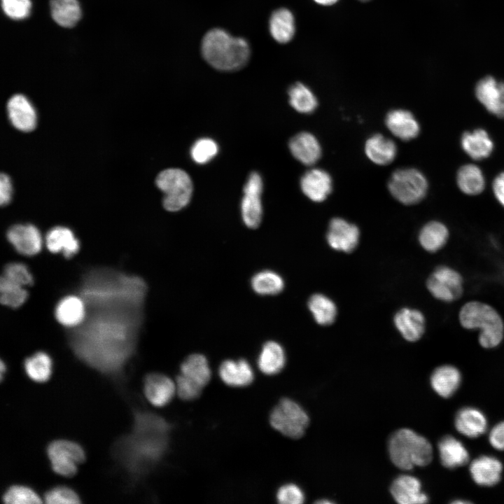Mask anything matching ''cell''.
<instances>
[{
    "instance_id": "6da1fadb",
    "label": "cell",
    "mask_w": 504,
    "mask_h": 504,
    "mask_svg": "<svg viewBox=\"0 0 504 504\" xmlns=\"http://www.w3.org/2000/svg\"><path fill=\"white\" fill-rule=\"evenodd\" d=\"M141 320V309H93L71 333L70 346L83 363L122 387L135 352Z\"/></svg>"
},
{
    "instance_id": "7a4b0ae2",
    "label": "cell",
    "mask_w": 504,
    "mask_h": 504,
    "mask_svg": "<svg viewBox=\"0 0 504 504\" xmlns=\"http://www.w3.org/2000/svg\"><path fill=\"white\" fill-rule=\"evenodd\" d=\"M130 430L112 444L111 455L128 483L135 484L162 460L169 444L170 425L162 416L132 408Z\"/></svg>"
},
{
    "instance_id": "3957f363",
    "label": "cell",
    "mask_w": 504,
    "mask_h": 504,
    "mask_svg": "<svg viewBox=\"0 0 504 504\" xmlns=\"http://www.w3.org/2000/svg\"><path fill=\"white\" fill-rule=\"evenodd\" d=\"M82 298L93 309H141L146 293L143 279L107 270H97L85 278Z\"/></svg>"
},
{
    "instance_id": "277c9868",
    "label": "cell",
    "mask_w": 504,
    "mask_h": 504,
    "mask_svg": "<svg viewBox=\"0 0 504 504\" xmlns=\"http://www.w3.org/2000/svg\"><path fill=\"white\" fill-rule=\"evenodd\" d=\"M202 53L211 66L229 71L237 70L246 64L250 48L244 38L234 37L223 29L214 28L204 36Z\"/></svg>"
},
{
    "instance_id": "5b68a950",
    "label": "cell",
    "mask_w": 504,
    "mask_h": 504,
    "mask_svg": "<svg viewBox=\"0 0 504 504\" xmlns=\"http://www.w3.org/2000/svg\"><path fill=\"white\" fill-rule=\"evenodd\" d=\"M459 322L465 329H479L478 341L485 349L498 346L504 337V322L499 313L491 305L479 301H470L460 309Z\"/></svg>"
},
{
    "instance_id": "8992f818",
    "label": "cell",
    "mask_w": 504,
    "mask_h": 504,
    "mask_svg": "<svg viewBox=\"0 0 504 504\" xmlns=\"http://www.w3.org/2000/svg\"><path fill=\"white\" fill-rule=\"evenodd\" d=\"M390 458L398 468L409 470L415 466H426L433 458L429 441L409 428L396 430L388 443Z\"/></svg>"
},
{
    "instance_id": "52a82bcc",
    "label": "cell",
    "mask_w": 504,
    "mask_h": 504,
    "mask_svg": "<svg viewBox=\"0 0 504 504\" xmlns=\"http://www.w3.org/2000/svg\"><path fill=\"white\" fill-rule=\"evenodd\" d=\"M157 187L164 193V208L171 212L181 210L190 202L192 182L183 169L170 168L162 171L155 179Z\"/></svg>"
},
{
    "instance_id": "ba28073f",
    "label": "cell",
    "mask_w": 504,
    "mask_h": 504,
    "mask_svg": "<svg viewBox=\"0 0 504 504\" xmlns=\"http://www.w3.org/2000/svg\"><path fill=\"white\" fill-rule=\"evenodd\" d=\"M46 453L51 470L57 475L72 477L76 475L78 465L86 460L83 447L77 442L67 439H55L46 447Z\"/></svg>"
},
{
    "instance_id": "9c48e42d",
    "label": "cell",
    "mask_w": 504,
    "mask_h": 504,
    "mask_svg": "<svg viewBox=\"0 0 504 504\" xmlns=\"http://www.w3.org/2000/svg\"><path fill=\"white\" fill-rule=\"evenodd\" d=\"M309 419L304 410L296 402L285 398L272 410L270 416L271 426L284 435L298 439L301 438Z\"/></svg>"
},
{
    "instance_id": "30bf717a",
    "label": "cell",
    "mask_w": 504,
    "mask_h": 504,
    "mask_svg": "<svg viewBox=\"0 0 504 504\" xmlns=\"http://www.w3.org/2000/svg\"><path fill=\"white\" fill-rule=\"evenodd\" d=\"M388 188L398 201L411 205L419 202L425 197L428 183L419 170L413 168L400 169L392 174Z\"/></svg>"
},
{
    "instance_id": "8fae6325",
    "label": "cell",
    "mask_w": 504,
    "mask_h": 504,
    "mask_svg": "<svg viewBox=\"0 0 504 504\" xmlns=\"http://www.w3.org/2000/svg\"><path fill=\"white\" fill-rule=\"evenodd\" d=\"M426 287L436 299L451 302L460 298L463 292V280L456 270L447 266L437 267L428 276Z\"/></svg>"
},
{
    "instance_id": "7c38bea8",
    "label": "cell",
    "mask_w": 504,
    "mask_h": 504,
    "mask_svg": "<svg viewBox=\"0 0 504 504\" xmlns=\"http://www.w3.org/2000/svg\"><path fill=\"white\" fill-rule=\"evenodd\" d=\"M263 183L260 175L251 172L244 186V196L241 202V214L244 223L251 229H255L261 223L263 209L261 195Z\"/></svg>"
},
{
    "instance_id": "4fadbf2b",
    "label": "cell",
    "mask_w": 504,
    "mask_h": 504,
    "mask_svg": "<svg viewBox=\"0 0 504 504\" xmlns=\"http://www.w3.org/2000/svg\"><path fill=\"white\" fill-rule=\"evenodd\" d=\"M143 391L151 405L162 407L168 405L176 393V384L164 374L150 372L144 378Z\"/></svg>"
},
{
    "instance_id": "5bb4252c",
    "label": "cell",
    "mask_w": 504,
    "mask_h": 504,
    "mask_svg": "<svg viewBox=\"0 0 504 504\" xmlns=\"http://www.w3.org/2000/svg\"><path fill=\"white\" fill-rule=\"evenodd\" d=\"M359 237L356 225L343 218H334L330 222L326 239L332 248L349 253L357 246Z\"/></svg>"
},
{
    "instance_id": "9a60e30c",
    "label": "cell",
    "mask_w": 504,
    "mask_h": 504,
    "mask_svg": "<svg viewBox=\"0 0 504 504\" xmlns=\"http://www.w3.org/2000/svg\"><path fill=\"white\" fill-rule=\"evenodd\" d=\"M475 95L489 112L504 118V82L487 76L477 83Z\"/></svg>"
},
{
    "instance_id": "2e32d148",
    "label": "cell",
    "mask_w": 504,
    "mask_h": 504,
    "mask_svg": "<svg viewBox=\"0 0 504 504\" xmlns=\"http://www.w3.org/2000/svg\"><path fill=\"white\" fill-rule=\"evenodd\" d=\"M8 118L17 130L30 132L36 125V113L29 100L24 95L12 96L7 103Z\"/></svg>"
},
{
    "instance_id": "e0dca14e",
    "label": "cell",
    "mask_w": 504,
    "mask_h": 504,
    "mask_svg": "<svg viewBox=\"0 0 504 504\" xmlns=\"http://www.w3.org/2000/svg\"><path fill=\"white\" fill-rule=\"evenodd\" d=\"M7 238L19 253L25 255L38 253L43 245L39 230L30 224L12 226L7 232Z\"/></svg>"
},
{
    "instance_id": "ac0fdd59",
    "label": "cell",
    "mask_w": 504,
    "mask_h": 504,
    "mask_svg": "<svg viewBox=\"0 0 504 504\" xmlns=\"http://www.w3.org/2000/svg\"><path fill=\"white\" fill-rule=\"evenodd\" d=\"M390 491L394 500L400 504H421L428 500L427 495L421 491V482L412 475H403L396 477L391 484Z\"/></svg>"
},
{
    "instance_id": "d6986e66",
    "label": "cell",
    "mask_w": 504,
    "mask_h": 504,
    "mask_svg": "<svg viewBox=\"0 0 504 504\" xmlns=\"http://www.w3.org/2000/svg\"><path fill=\"white\" fill-rule=\"evenodd\" d=\"M302 192L312 201L321 202L332 191V178L321 169H312L306 172L300 179Z\"/></svg>"
},
{
    "instance_id": "ffe728a7",
    "label": "cell",
    "mask_w": 504,
    "mask_h": 504,
    "mask_svg": "<svg viewBox=\"0 0 504 504\" xmlns=\"http://www.w3.org/2000/svg\"><path fill=\"white\" fill-rule=\"evenodd\" d=\"M218 373L221 380L227 386L244 387L252 383L254 372L246 359H227L219 366Z\"/></svg>"
},
{
    "instance_id": "44dd1931",
    "label": "cell",
    "mask_w": 504,
    "mask_h": 504,
    "mask_svg": "<svg viewBox=\"0 0 504 504\" xmlns=\"http://www.w3.org/2000/svg\"><path fill=\"white\" fill-rule=\"evenodd\" d=\"M394 324L401 335L409 342H416L424 335L426 320L418 309L403 308L394 316Z\"/></svg>"
},
{
    "instance_id": "7402d4cb",
    "label": "cell",
    "mask_w": 504,
    "mask_h": 504,
    "mask_svg": "<svg viewBox=\"0 0 504 504\" xmlns=\"http://www.w3.org/2000/svg\"><path fill=\"white\" fill-rule=\"evenodd\" d=\"M288 146L293 157L305 165L315 164L321 155V148L318 139L307 132L298 133L292 137Z\"/></svg>"
},
{
    "instance_id": "603a6c76",
    "label": "cell",
    "mask_w": 504,
    "mask_h": 504,
    "mask_svg": "<svg viewBox=\"0 0 504 504\" xmlns=\"http://www.w3.org/2000/svg\"><path fill=\"white\" fill-rule=\"evenodd\" d=\"M178 375L203 389L209 382L211 377L207 358L203 354L198 353L189 355L182 362Z\"/></svg>"
},
{
    "instance_id": "cb8c5ba5",
    "label": "cell",
    "mask_w": 504,
    "mask_h": 504,
    "mask_svg": "<svg viewBox=\"0 0 504 504\" xmlns=\"http://www.w3.org/2000/svg\"><path fill=\"white\" fill-rule=\"evenodd\" d=\"M503 465L500 461L490 456H481L470 465V472L474 482L480 486H491L500 479Z\"/></svg>"
},
{
    "instance_id": "d4e9b609",
    "label": "cell",
    "mask_w": 504,
    "mask_h": 504,
    "mask_svg": "<svg viewBox=\"0 0 504 504\" xmlns=\"http://www.w3.org/2000/svg\"><path fill=\"white\" fill-rule=\"evenodd\" d=\"M385 122L389 131L403 141L414 139L420 131L419 125L412 113L403 109L388 112Z\"/></svg>"
},
{
    "instance_id": "484cf974",
    "label": "cell",
    "mask_w": 504,
    "mask_h": 504,
    "mask_svg": "<svg viewBox=\"0 0 504 504\" xmlns=\"http://www.w3.org/2000/svg\"><path fill=\"white\" fill-rule=\"evenodd\" d=\"M455 428L462 435L475 438L484 434L487 421L484 414L474 407H463L458 410L454 421Z\"/></svg>"
},
{
    "instance_id": "4316f807",
    "label": "cell",
    "mask_w": 504,
    "mask_h": 504,
    "mask_svg": "<svg viewBox=\"0 0 504 504\" xmlns=\"http://www.w3.org/2000/svg\"><path fill=\"white\" fill-rule=\"evenodd\" d=\"M85 300L75 295L62 299L55 309L57 320L66 327L80 326L85 320Z\"/></svg>"
},
{
    "instance_id": "83f0119b",
    "label": "cell",
    "mask_w": 504,
    "mask_h": 504,
    "mask_svg": "<svg viewBox=\"0 0 504 504\" xmlns=\"http://www.w3.org/2000/svg\"><path fill=\"white\" fill-rule=\"evenodd\" d=\"M461 375L458 370L450 365L437 368L430 377L433 389L442 398L451 397L458 388Z\"/></svg>"
},
{
    "instance_id": "f1b7e54d",
    "label": "cell",
    "mask_w": 504,
    "mask_h": 504,
    "mask_svg": "<svg viewBox=\"0 0 504 504\" xmlns=\"http://www.w3.org/2000/svg\"><path fill=\"white\" fill-rule=\"evenodd\" d=\"M440 459L447 468H456L465 465L469 454L463 444L451 435L443 437L438 443Z\"/></svg>"
},
{
    "instance_id": "f546056e",
    "label": "cell",
    "mask_w": 504,
    "mask_h": 504,
    "mask_svg": "<svg viewBox=\"0 0 504 504\" xmlns=\"http://www.w3.org/2000/svg\"><path fill=\"white\" fill-rule=\"evenodd\" d=\"M259 370L267 375L279 373L286 364L283 346L275 341H267L262 346L258 357Z\"/></svg>"
},
{
    "instance_id": "4dcf8cb0",
    "label": "cell",
    "mask_w": 504,
    "mask_h": 504,
    "mask_svg": "<svg viewBox=\"0 0 504 504\" xmlns=\"http://www.w3.org/2000/svg\"><path fill=\"white\" fill-rule=\"evenodd\" d=\"M367 157L379 165H386L395 159L397 147L393 141L377 134L370 137L365 144Z\"/></svg>"
},
{
    "instance_id": "1f68e13d",
    "label": "cell",
    "mask_w": 504,
    "mask_h": 504,
    "mask_svg": "<svg viewBox=\"0 0 504 504\" xmlns=\"http://www.w3.org/2000/svg\"><path fill=\"white\" fill-rule=\"evenodd\" d=\"M52 367V360L45 351H37L27 357L23 362L25 375L29 380L37 384H43L50 380Z\"/></svg>"
},
{
    "instance_id": "d6a6232c",
    "label": "cell",
    "mask_w": 504,
    "mask_h": 504,
    "mask_svg": "<svg viewBox=\"0 0 504 504\" xmlns=\"http://www.w3.org/2000/svg\"><path fill=\"white\" fill-rule=\"evenodd\" d=\"M46 244L50 251L62 252L66 258L73 256L79 249V241L72 231L60 226L55 227L48 232Z\"/></svg>"
},
{
    "instance_id": "836d02e7",
    "label": "cell",
    "mask_w": 504,
    "mask_h": 504,
    "mask_svg": "<svg viewBox=\"0 0 504 504\" xmlns=\"http://www.w3.org/2000/svg\"><path fill=\"white\" fill-rule=\"evenodd\" d=\"M461 142L463 150L474 160L487 158L493 148L491 139L482 129L475 130L472 132H465Z\"/></svg>"
},
{
    "instance_id": "e575fe53",
    "label": "cell",
    "mask_w": 504,
    "mask_h": 504,
    "mask_svg": "<svg viewBox=\"0 0 504 504\" xmlns=\"http://www.w3.org/2000/svg\"><path fill=\"white\" fill-rule=\"evenodd\" d=\"M269 27L270 34L276 41L288 43L293 38L295 31L294 16L287 8L276 9L271 15Z\"/></svg>"
},
{
    "instance_id": "d590c367",
    "label": "cell",
    "mask_w": 504,
    "mask_h": 504,
    "mask_svg": "<svg viewBox=\"0 0 504 504\" xmlns=\"http://www.w3.org/2000/svg\"><path fill=\"white\" fill-rule=\"evenodd\" d=\"M449 233L447 226L439 221L427 223L421 229L419 241L422 248L430 252H437L447 244Z\"/></svg>"
},
{
    "instance_id": "8d00e7d4",
    "label": "cell",
    "mask_w": 504,
    "mask_h": 504,
    "mask_svg": "<svg viewBox=\"0 0 504 504\" xmlns=\"http://www.w3.org/2000/svg\"><path fill=\"white\" fill-rule=\"evenodd\" d=\"M50 5L53 20L62 27H74L81 17L77 0H51Z\"/></svg>"
},
{
    "instance_id": "74e56055",
    "label": "cell",
    "mask_w": 504,
    "mask_h": 504,
    "mask_svg": "<svg viewBox=\"0 0 504 504\" xmlns=\"http://www.w3.org/2000/svg\"><path fill=\"white\" fill-rule=\"evenodd\" d=\"M285 283L282 276L270 270H261L255 273L251 279L252 290L259 295H274L284 288Z\"/></svg>"
},
{
    "instance_id": "f35d334b",
    "label": "cell",
    "mask_w": 504,
    "mask_h": 504,
    "mask_svg": "<svg viewBox=\"0 0 504 504\" xmlns=\"http://www.w3.org/2000/svg\"><path fill=\"white\" fill-rule=\"evenodd\" d=\"M457 184L460 190L470 195L481 193L485 186L481 169L475 164H465L458 171Z\"/></svg>"
},
{
    "instance_id": "ab89813d",
    "label": "cell",
    "mask_w": 504,
    "mask_h": 504,
    "mask_svg": "<svg viewBox=\"0 0 504 504\" xmlns=\"http://www.w3.org/2000/svg\"><path fill=\"white\" fill-rule=\"evenodd\" d=\"M308 307L316 322L321 326L330 325L337 316L334 302L323 294H314L308 301Z\"/></svg>"
},
{
    "instance_id": "60d3db41",
    "label": "cell",
    "mask_w": 504,
    "mask_h": 504,
    "mask_svg": "<svg viewBox=\"0 0 504 504\" xmlns=\"http://www.w3.org/2000/svg\"><path fill=\"white\" fill-rule=\"evenodd\" d=\"M289 103L298 112L312 113L318 106V101L312 91L302 83L292 85L288 91Z\"/></svg>"
},
{
    "instance_id": "b9f144b4",
    "label": "cell",
    "mask_w": 504,
    "mask_h": 504,
    "mask_svg": "<svg viewBox=\"0 0 504 504\" xmlns=\"http://www.w3.org/2000/svg\"><path fill=\"white\" fill-rule=\"evenodd\" d=\"M2 501L7 504L42 503L43 500L31 487L24 484H12L8 486L2 495Z\"/></svg>"
},
{
    "instance_id": "7bdbcfd3",
    "label": "cell",
    "mask_w": 504,
    "mask_h": 504,
    "mask_svg": "<svg viewBox=\"0 0 504 504\" xmlns=\"http://www.w3.org/2000/svg\"><path fill=\"white\" fill-rule=\"evenodd\" d=\"M0 294L1 303L13 308L21 306L28 295L24 286L11 281L3 276L0 281Z\"/></svg>"
},
{
    "instance_id": "ee69618b",
    "label": "cell",
    "mask_w": 504,
    "mask_h": 504,
    "mask_svg": "<svg viewBox=\"0 0 504 504\" xmlns=\"http://www.w3.org/2000/svg\"><path fill=\"white\" fill-rule=\"evenodd\" d=\"M43 501L48 504H80L81 498L78 493L66 485H55L43 493Z\"/></svg>"
},
{
    "instance_id": "f6af8a7d",
    "label": "cell",
    "mask_w": 504,
    "mask_h": 504,
    "mask_svg": "<svg viewBox=\"0 0 504 504\" xmlns=\"http://www.w3.org/2000/svg\"><path fill=\"white\" fill-rule=\"evenodd\" d=\"M218 146L216 142L209 138L197 140L190 149V155L197 164H205L211 160L218 153Z\"/></svg>"
},
{
    "instance_id": "bcb514c9",
    "label": "cell",
    "mask_w": 504,
    "mask_h": 504,
    "mask_svg": "<svg viewBox=\"0 0 504 504\" xmlns=\"http://www.w3.org/2000/svg\"><path fill=\"white\" fill-rule=\"evenodd\" d=\"M8 280L23 286L33 284V277L28 268L22 263L13 262L8 264L2 275Z\"/></svg>"
},
{
    "instance_id": "7dc6e473",
    "label": "cell",
    "mask_w": 504,
    "mask_h": 504,
    "mask_svg": "<svg viewBox=\"0 0 504 504\" xmlns=\"http://www.w3.org/2000/svg\"><path fill=\"white\" fill-rule=\"evenodd\" d=\"M4 13L14 20H22L29 16L31 8L30 0H1Z\"/></svg>"
},
{
    "instance_id": "c3c4849f",
    "label": "cell",
    "mask_w": 504,
    "mask_h": 504,
    "mask_svg": "<svg viewBox=\"0 0 504 504\" xmlns=\"http://www.w3.org/2000/svg\"><path fill=\"white\" fill-rule=\"evenodd\" d=\"M276 499L281 504H300L304 500V495L296 484H286L278 489Z\"/></svg>"
},
{
    "instance_id": "681fc988",
    "label": "cell",
    "mask_w": 504,
    "mask_h": 504,
    "mask_svg": "<svg viewBox=\"0 0 504 504\" xmlns=\"http://www.w3.org/2000/svg\"><path fill=\"white\" fill-rule=\"evenodd\" d=\"M489 441L494 449L504 450V421L498 423L491 430Z\"/></svg>"
},
{
    "instance_id": "f907efd6",
    "label": "cell",
    "mask_w": 504,
    "mask_h": 504,
    "mask_svg": "<svg viewBox=\"0 0 504 504\" xmlns=\"http://www.w3.org/2000/svg\"><path fill=\"white\" fill-rule=\"evenodd\" d=\"M12 195V184L9 176L1 174L0 176V204L4 206L10 202Z\"/></svg>"
},
{
    "instance_id": "816d5d0a",
    "label": "cell",
    "mask_w": 504,
    "mask_h": 504,
    "mask_svg": "<svg viewBox=\"0 0 504 504\" xmlns=\"http://www.w3.org/2000/svg\"><path fill=\"white\" fill-rule=\"evenodd\" d=\"M493 190L496 199L504 207V172L500 173L494 179Z\"/></svg>"
},
{
    "instance_id": "f5cc1de1",
    "label": "cell",
    "mask_w": 504,
    "mask_h": 504,
    "mask_svg": "<svg viewBox=\"0 0 504 504\" xmlns=\"http://www.w3.org/2000/svg\"><path fill=\"white\" fill-rule=\"evenodd\" d=\"M1 382L4 380V377L7 372V367L5 363L1 360L0 363Z\"/></svg>"
},
{
    "instance_id": "db71d44e",
    "label": "cell",
    "mask_w": 504,
    "mask_h": 504,
    "mask_svg": "<svg viewBox=\"0 0 504 504\" xmlns=\"http://www.w3.org/2000/svg\"><path fill=\"white\" fill-rule=\"evenodd\" d=\"M316 3L323 6H330L335 4L338 0H314Z\"/></svg>"
},
{
    "instance_id": "11a10c76",
    "label": "cell",
    "mask_w": 504,
    "mask_h": 504,
    "mask_svg": "<svg viewBox=\"0 0 504 504\" xmlns=\"http://www.w3.org/2000/svg\"><path fill=\"white\" fill-rule=\"evenodd\" d=\"M470 503V502L465 501V500H458L452 502V503H458V504L459 503Z\"/></svg>"
},
{
    "instance_id": "9f6ffc18",
    "label": "cell",
    "mask_w": 504,
    "mask_h": 504,
    "mask_svg": "<svg viewBox=\"0 0 504 504\" xmlns=\"http://www.w3.org/2000/svg\"><path fill=\"white\" fill-rule=\"evenodd\" d=\"M318 503H332V502H331V501H328V500H320V501L318 500Z\"/></svg>"
},
{
    "instance_id": "6f0895ef",
    "label": "cell",
    "mask_w": 504,
    "mask_h": 504,
    "mask_svg": "<svg viewBox=\"0 0 504 504\" xmlns=\"http://www.w3.org/2000/svg\"><path fill=\"white\" fill-rule=\"evenodd\" d=\"M359 1H364V2H365V1H370V0H359Z\"/></svg>"
}]
</instances>
